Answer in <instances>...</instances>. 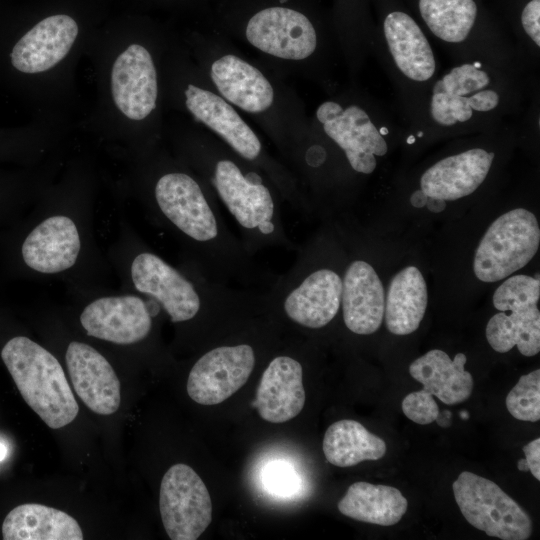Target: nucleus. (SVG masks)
<instances>
[{
    "label": "nucleus",
    "mask_w": 540,
    "mask_h": 540,
    "mask_svg": "<svg viewBox=\"0 0 540 540\" xmlns=\"http://www.w3.org/2000/svg\"><path fill=\"white\" fill-rule=\"evenodd\" d=\"M337 507L351 519L392 526L406 513L408 501L395 487L358 481L348 487Z\"/></svg>",
    "instance_id": "obj_26"
},
{
    "label": "nucleus",
    "mask_w": 540,
    "mask_h": 540,
    "mask_svg": "<svg viewBox=\"0 0 540 540\" xmlns=\"http://www.w3.org/2000/svg\"><path fill=\"white\" fill-rule=\"evenodd\" d=\"M131 278L136 290L151 297L172 323L190 322L201 315L215 318L266 308L264 291L237 289L205 274L193 280L148 251L133 259Z\"/></svg>",
    "instance_id": "obj_1"
},
{
    "label": "nucleus",
    "mask_w": 540,
    "mask_h": 540,
    "mask_svg": "<svg viewBox=\"0 0 540 540\" xmlns=\"http://www.w3.org/2000/svg\"><path fill=\"white\" fill-rule=\"evenodd\" d=\"M452 489L462 515L476 529L502 540L530 537V516L493 481L463 471Z\"/></svg>",
    "instance_id": "obj_6"
},
{
    "label": "nucleus",
    "mask_w": 540,
    "mask_h": 540,
    "mask_svg": "<svg viewBox=\"0 0 540 540\" xmlns=\"http://www.w3.org/2000/svg\"><path fill=\"white\" fill-rule=\"evenodd\" d=\"M266 485L275 493H292L296 484L295 474L284 465H273L265 474Z\"/></svg>",
    "instance_id": "obj_33"
},
{
    "label": "nucleus",
    "mask_w": 540,
    "mask_h": 540,
    "mask_svg": "<svg viewBox=\"0 0 540 540\" xmlns=\"http://www.w3.org/2000/svg\"><path fill=\"white\" fill-rule=\"evenodd\" d=\"M384 289L371 264L354 259L344 269L341 311L346 328L357 335L376 332L384 317Z\"/></svg>",
    "instance_id": "obj_15"
},
{
    "label": "nucleus",
    "mask_w": 540,
    "mask_h": 540,
    "mask_svg": "<svg viewBox=\"0 0 540 540\" xmlns=\"http://www.w3.org/2000/svg\"><path fill=\"white\" fill-rule=\"evenodd\" d=\"M324 132L345 153L351 168L362 174L372 173L377 165L376 156H384L388 147L385 139L358 106L343 109L338 103H322L316 112Z\"/></svg>",
    "instance_id": "obj_10"
},
{
    "label": "nucleus",
    "mask_w": 540,
    "mask_h": 540,
    "mask_svg": "<svg viewBox=\"0 0 540 540\" xmlns=\"http://www.w3.org/2000/svg\"><path fill=\"white\" fill-rule=\"evenodd\" d=\"M5 540H82L83 532L72 516L41 504L12 509L2 524Z\"/></svg>",
    "instance_id": "obj_24"
},
{
    "label": "nucleus",
    "mask_w": 540,
    "mask_h": 540,
    "mask_svg": "<svg viewBox=\"0 0 540 540\" xmlns=\"http://www.w3.org/2000/svg\"><path fill=\"white\" fill-rule=\"evenodd\" d=\"M186 106L193 116L216 132L240 157L257 161L262 144L235 109L218 95L189 84Z\"/></svg>",
    "instance_id": "obj_18"
},
{
    "label": "nucleus",
    "mask_w": 540,
    "mask_h": 540,
    "mask_svg": "<svg viewBox=\"0 0 540 540\" xmlns=\"http://www.w3.org/2000/svg\"><path fill=\"white\" fill-rule=\"evenodd\" d=\"M164 529L172 540H196L212 521V501L203 480L188 465H172L159 493Z\"/></svg>",
    "instance_id": "obj_7"
},
{
    "label": "nucleus",
    "mask_w": 540,
    "mask_h": 540,
    "mask_svg": "<svg viewBox=\"0 0 540 540\" xmlns=\"http://www.w3.org/2000/svg\"><path fill=\"white\" fill-rule=\"evenodd\" d=\"M7 454V448L6 446L0 442V461H2Z\"/></svg>",
    "instance_id": "obj_39"
},
{
    "label": "nucleus",
    "mask_w": 540,
    "mask_h": 540,
    "mask_svg": "<svg viewBox=\"0 0 540 540\" xmlns=\"http://www.w3.org/2000/svg\"><path fill=\"white\" fill-rule=\"evenodd\" d=\"M540 243L536 216L516 208L499 216L482 237L473 270L483 282H496L523 268L535 256Z\"/></svg>",
    "instance_id": "obj_5"
},
{
    "label": "nucleus",
    "mask_w": 540,
    "mask_h": 540,
    "mask_svg": "<svg viewBox=\"0 0 540 540\" xmlns=\"http://www.w3.org/2000/svg\"><path fill=\"white\" fill-rule=\"evenodd\" d=\"M342 278L336 268L321 263L316 245L305 246L264 291L266 309L301 328H324L341 310Z\"/></svg>",
    "instance_id": "obj_3"
},
{
    "label": "nucleus",
    "mask_w": 540,
    "mask_h": 540,
    "mask_svg": "<svg viewBox=\"0 0 540 540\" xmlns=\"http://www.w3.org/2000/svg\"><path fill=\"white\" fill-rule=\"evenodd\" d=\"M305 404L303 367L287 354L273 357L263 371L254 406L270 423H284L296 417Z\"/></svg>",
    "instance_id": "obj_16"
},
{
    "label": "nucleus",
    "mask_w": 540,
    "mask_h": 540,
    "mask_svg": "<svg viewBox=\"0 0 540 540\" xmlns=\"http://www.w3.org/2000/svg\"><path fill=\"white\" fill-rule=\"evenodd\" d=\"M522 26L533 42L540 46V0H531L521 14Z\"/></svg>",
    "instance_id": "obj_34"
},
{
    "label": "nucleus",
    "mask_w": 540,
    "mask_h": 540,
    "mask_svg": "<svg viewBox=\"0 0 540 540\" xmlns=\"http://www.w3.org/2000/svg\"><path fill=\"white\" fill-rule=\"evenodd\" d=\"M401 408L408 419L420 425L436 421L440 413L433 395L424 390L407 394L402 400Z\"/></svg>",
    "instance_id": "obj_32"
},
{
    "label": "nucleus",
    "mask_w": 540,
    "mask_h": 540,
    "mask_svg": "<svg viewBox=\"0 0 540 540\" xmlns=\"http://www.w3.org/2000/svg\"><path fill=\"white\" fill-rule=\"evenodd\" d=\"M427 286L420 270L409 266L390 281L384 316L388 330L395 335L416 331L427 307Z\"/></svg>",
    "instance_id": "obj_25"
},
{
    "label": "nucleus",
    "mask_w": 540,
    "mask_h": 540,
    "mask_svg": "<svg viewBox=\"0 0 540 540\" xmlns=\"http://www.w3.org/2000/svg\"><path fill=\"white\" fill-rule=\"evenodd\" d=\"M425 206L433 213H440L446 208V201L440 198L428 197Z\"/></svg>",
    "instance_id": "obj_36"
},
{
    "label": "nucleus",
    "mask_w": 540,
    "mask_h": 540,
    "mask_svg": "<svg viewBox=\"0 0 540 540\" xmlns=\"http://www.w3.org/2000/svg\"><path fill=\"white\" fill-rule=\"evenodd\" d=\"M80 246L75 223L67 216L56 215L31 231L22 245V257L33 270L58 273L75 264Z\"/></svg>",
    "instance_id": "obj_20"
},
{
    "label": "nucleus",
    "mask_w": 540,
    "mask_h": 540,
    "mask_svg": "<svg viewBox=\"0 0 540 540\" xmlns=\"http://www.w3.org/2000/svg\"><path fill=\"white\" fill-rule=\"evenodd\" d=\"M256 358L254 345L246 341L211 348L196 360L189 372V397L206 406L225 401L247 382Z\"/></svg>",
    "instance_id": "obj_8"
},
{
    "label": "nucleus",
    "mask_w": 540,
    "mask_h": 540,
    "mask_svg": "<svg viewBox=\"0 0 540 540\" xmlns=\"http://www.w3.org/2000/svg\"><path fill=\"white\" fill-rule=\"evenodd\" d=\"M211 78L220 94L239 108L259 113L273 103L274 92L267 78L235 55H225L211 67Z\"/></svg>",
    "instance_id": "obj_22"
},
{
    "label": "nucleus",
    "mask_w": 540,
    "mask_h": 540,
    "mask_svg": "<svg viewBox=\"0 0 540 540\" xmlns=\"http://www.w3.org/2000/svg\"><path fill=\"white\" fill-rule=\"evenodd\" d=\"M77 34V23L70 16H49L16 43L11 52L12 65L30 74L49 70L68 54Z\"/></svg>",
    "instance_id": "obj_17"
},
{
    "label": "nucleus",
    "mask_w": 540,
    "mask_h": 540,
    "mask_svg": "<svg viewBox=\"0 0 540 540\" xmlns=\"http://www.w3.org/2000/svg\"><path fill=\"white\" fill-rule=\"evenodd\" d=\"M281 2H285L286 0H280Z\"/></svg>",
    "instance_id": "obj_40"
},
{
    "label": "nucleus",
    "mask_w": 540,
    "mask_h": 540,
    "mask_svg": "<svg viewBox=\"0 0 540 540\" xmlns=\"http://www.w3.org/2000/svg\"><path fill=\"white\" fill-rule=\"evenodd\" d=\"M135 295L102 297L88 304L80 322L89 336L116 344H133L145 339L158 312Z\"/></svg>",
    "instance_id": "obj_11"
},
{
    "label": "nucleus",
    "mask_w": 540,
    "mask_h": 540,
    "mask_svg": "<svg viewBox=\"0 0 540 540\" xmlns=\"http://www.w3.org/2000/svg\"><path fill=\"white\" fill-rule=\"evenodd\" d=\"M427 198L428 196L421 189L416 190L410 197V203L416 208H421L426 205Z\"/></svg>",
    "instance_id": "obj_37"
},
{
    "label": "nucleus",
    "mask_w": 540,
    "mask_h": 540,
    "mask_svg": "<svg viewBox=\"0 0 540 540\" xmlns=\"http://www.w3.org/2000/svg\"><path fill=\"white\" fill-rule=\"evenodd\" d=\"M517 468H518L520 471H523V472L529 471L528 465H527L526 460H525L524 458L518 460V462H517Z\"/></svg>",
    "instance_id": "obj_38"
},
{
    "label": "nucleus",
    "mask_w": 540,
    "mask_h": 540,
    "mask_svg": "<svg viewBox=\"0 0 540 540\" xmlns=\"http://www.w3.org/2000/svg\"><path fill=\"white\" fill-rule=\"evenodd\" d=\"M1 357L20 394L52 429L70 424L79 408L62 366L46 349L25 336L10 339Z\"/></svg>",
    "instance_id": "obj_4"
},
{
    "label": "nucleus",
    "mask_w": 540,
    "mask_h": 540,
    "mask_svg": "<svg viewBox=\"0 0 540 540\" xmlns=\"http://www.w3.org/2000/svg\"><path fill=\"white\" fill-rule=\"evenodd\" d=\"M390 53L398 69L409 79L424 82L435 73L432 48L416 22L406 13H389L383 24Z\"/></svg>",
    "instance_id": "obj_23"
},
{
    "label": "nucleus",
    "mask_w": 540,
    "mask_h": 540,
    "mask_svg": "<svg viewBox=\"0 0 540 540\" xmlns=\"http://www.w3.org/2000/svg\"><path fill=\"white\" fill-rule=\"evenodd\" d=\"M326 460L337 467H350L363 461L378 460L386 453L385 441L355 420L331 424L323 438Z\"/></svg>",
    "instance_id": "obj_27"
},
{
    "label": "nucleus",
    "mask_w": 540,
    "mask_h": 540,
    "mask_svg": "<svg viewBox=\"0 0 540 540\" xmlns=\"http://www.w3.org/2000/svg\"><path fill=\"white\" fill-rule=\"evenodd\" d=\"M525 460L532 475L540 480V438H536L522 448Z\"/></svg>",
    "instance_id": "obj_35"
},
{
    "label": "nucleus",
    "mask_w": 540,
    "mask_h": 540,
    "mask_svg": "<svg viewBox=\"0 0 540 540\" xmlns=\"http://www.w3.org/2000/svg\"><path fill=\"white\" fill-rule=\"evenodd\" d=\"M66 364L76 394L93 412L115 413L121 402L120 381L108 362L93 347L73 341L66 351Z\"/></svg>",
    "instance_id": "obj_14"
},
{
    "label": "nucleus",
    "mask_w": 540,
    "mask_h": 540,
    "mask_svg": "<svg viewBox=\"0 0 540 540\" xmlns=\"http://www.w3.org/2000/svg\"><path fill=\"white\" fill-rule=\"evenodd\" d=\"M493 315L486 326V338L499 353L513 347L527 357L540 351V312L538 306Z\"/></svg>",
    "instance_id": "obj_28"
},
{
    "label": "nucleus",
    "mask_w": 540,
    "mask_h": 540,
    "mask_svg": "<svg viewBox=\"0 0 540 540\" xmlns=\"http://www.w3.org/2000/svg\"><path fill=\"white\" fill-rule=\"evenodd\" d=\"M540 297V281L527 275L506 279L494 292L493 305L502 312L537 306Z\"/></svg>",
    "instance_id": "obj_30"
},
{
    "label": "nucleus",
    "mask_w": 540,
    "mask_h": 540,
    "mask_svg": "<svg viewBox=\"0 0 540 540\" xmlns=\"http://www.w3.org/2000/svg\"><path fill=\"white\" fill-rule=\"evenodd\" d=\"M512 417L521 421L537 422L540 419V370L522 375L505 400Z\"/></svg>",
    "instance_id": "obj_31"
},
{
    "label": "nucleus",
    "mask_w": 540,
    "mask_h": 540,
    "mask_svg": "<svg viewBox=\"0 0 540 540\" xmlns=\"http://www.w3.org/2000/svg\"><path fill=\"white\" fill-rule=\"evenodd\" d=\"M419 11L431 32L449 43L464 41L477 15L473 0H419Z\"/></svg>",
    "instance_id": "obj_29"
},
{
    "label": "nucleus",
    "mask_w": 540,
    "mask_h": 540,
    "mask_svg": "<svg viewBox=\"0 0 540 540\" xmlns=\"http://www.w3.org/2000/svg\"><path fill=\"white\" fill-rule=\"evenodd\" d=\"M494 156L493 152L474 148L446 157L423 173L421 190L428 197L445 201L468 196L485 180Z\"/></svg>",
    "instance_id": "obj_19"
},
{
    "label": "nucleus",
    "mask_w": 540,
    "mask_h": 540,
    "mask_svg": "<svg viewBox=\"0 0 540 540\" xmlns=\"http://www.w3.org/2000/svg\"><path fill=\"white\" fill-rule=\"evenodd\" d=\"M246 37L262 52L290 60L309 57L317 45L316 32L309 19L284 7L256 13L247 24Z\"/></svg>",
    "instance_id": "obj_12"
},
{
    "label": "nucleus",
    "mask_w": 540,
    "mask_h": 540,
    "mask_svg": "<svg viewBox=\"0 0 540 540\" xmlns=\"http://www.w3.org/2000/svg\"><path fill=\"white\" fill-rule=\"evenodd\" d=\"M480 63H467L452 68L432 89L430 113L442 126H453L472 118L473 112H487L499 104V95L492 89L488 73Z\"/></svg>",
    "instance_id": "obj_9"
},
{
    "label": "nucleus",
    "mask_w": 540,
    "mask_h": 540,
    "mask_svg": "<svg viewBox=\"0 0 540 540\" xmlns=\"http://www.w3.org/2000/svg\"><path fill=\"white\" fill-rule=\"evenodd\" d=\"M209 180L251 256L267 248L296 250L284 226L279 201L258 172L221 157L212 162Z\"/></svg>",
    "instance_id": "obj_2"
},
{
    "label": "nucleus",
    "mask_w": 540,
    "mask_h": 540,
    "mask_svg": "<svg viewBox=\"0 0 540 540\" xmlns=\"http://www.w3.org/2000/svg\"><path fill=\"white\" fill-rule=\"evenodd\" d=\"M111 91L118 109L132 120L146 118L155 108L157 75L150 53L139 44L130 45L115 60Z\"/></svg>",
    "instance_id": "obj_13"
},
{
    "label": "nucleus",
    "mask_w": 540,
    "mask_h": 540,
    "mask_svg": "<svg viewBox=\"0 0 540 540\" xmlns=\"http://www.w3.org/2000/svg\"><path fill=\"white\" fill-rule=\"evenodd\" d=\"M464 353L453 359L439 349H433L415 359L409 366L410 375L423 385V390L447 405L466 401L473 391V377L465 370Z\"/></svg>",
    "instance_id": "obj_21"
}]
</instances>
